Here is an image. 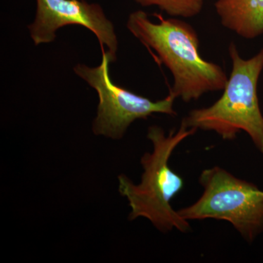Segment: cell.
Instances as JSON below:
<instances>
[{"mask_svg": "<svg viewBox=\"0 0 263 263\" xmlns=\"http://www.w3.org/2000/svg\"><path fill=\"white\" fill-rule=\"evenodd\" d=\"M154 15L158 23L143 10H136L129 14L126 26L152 54L156 53L155 60L168 68L174 78L169 92L190 103L206 93L223 91L228 77L220 65L200 56L195 29L181 19Z\"/></svg>", "mask_w": 263, "mask_h": 263, "instance_id": "cell-1", "label": "cell"}, {"mask_svg": "<svg viewBox=\"0 0 263 263\" xmlns=\"http://www.w3.org/2000/svg\"><path fill=\"white\" fill-rule=\"evenodd\" d=\"M181 122L179 129L168 135L157 125L148 128L147 138L152 142L153 152L141 157L143 168L141 182L136 184L125 175L119 176V191L127 197L131 212L129 220L144 217L162 233L173 229L186 233L191 230L190 222L181 217L171 205V200L183 187L182 177L169 166V160L176 147L183 140L196 133Z\"/></svg>", "mask_w": 263, "mask_h": 263, "instance_id": "cell-2", "label": "cell"}, {"mask_svg": "<svg viewBox=\"0 0 263 263\" xmlns=\"http://www.w3.org/2000/svg\"><path fill=\"white\" fill-rule=\"evenodd\" d=\"M232 70L220 98L207 108L192 110L182 122L197 130L212 131L223 140H234L247 133L263 155V116L259 108L257 83L263 69V49L243 60L230 43Z\"/></svg>", "mask_w": 263, "mask_h": 263, "instance_id": "cell-3", "label": "cell"}, {"mask_svg": "<svg viewBox=\"0 0 263 263\" xmlns=\"http://www.w3.org/2000/svg\"><path fill=\"white\" fill-rule=\"evenodd\" d=\"M201 197L178 211L186 220L213 219L230 223L248 243L263 232V191L218 166L202 171Z\"/></svg>", "mask_w": 263, "mask_h": 263, "instance_id": "cell-4", "label": "cell"}, {"mask_svg": "<svg viewBox=\"0 0 263 263\" xmlns=\"http://www.w3.org/2000/svg\"><path fill=\"white\" fill-rule=\"evenodd\" d=\"M110 63L113 62L105 52L100 65L91 67L78 64L73 68L76 75L98 94V112L92 125L95 135L121 139L132 123L138 119H146L154 114L177 116L174 108L176 98L171 93L162 100L152 101L118 86L110 79Z\"/></svg>", "mask_w": 263, "mask_h": 263, "instance_id": "cell-5", "label": "cell"}, {"mask_svg": "<svg viewBox=\"0 0 263 263\" xmlns=\"http://www.w3.org/2000/svg\"><path fill=\"white\" fill-rule=\"evenodd\" d=\"M79 25L92 32L98 39L102 52L117 60L118 38L114 25L101 5L86 0H36V15L28 26L35 46L54 41L58 29Z\"/></svg>", "mask_w": 263, "mask_h": 263, "instance_id": "cell-6", "label": "cell"}, {"mask_svg": "<svg viewBox=\"0 0 263 263\" xmlns=\"http://www.w3.org/2000/svg\"><path fill=\"white\" fill-rule=\"evenodd\" d=\"M214 7L221 24L240 37L263 34V0H217Z\"/></svg>", "mask_w": 263, "mask_h": 263, "instance_id": "cell-7", "label": "cell"}, {"mask_svg": "<svg viewBox=\"0 0 263 263\" xmlns=\"http://www.w3.org/2000/svg\"><path fill=\"white\" fill-rule=\"evenodd\" d=\"M143 8L157 7L172 17L193 18L201 13L205 0H133Z\"/></svg>", "mask_w": 263, "mask_h": 263, "instance_id": "cell-8", "label": "cell"}]
</instances>
